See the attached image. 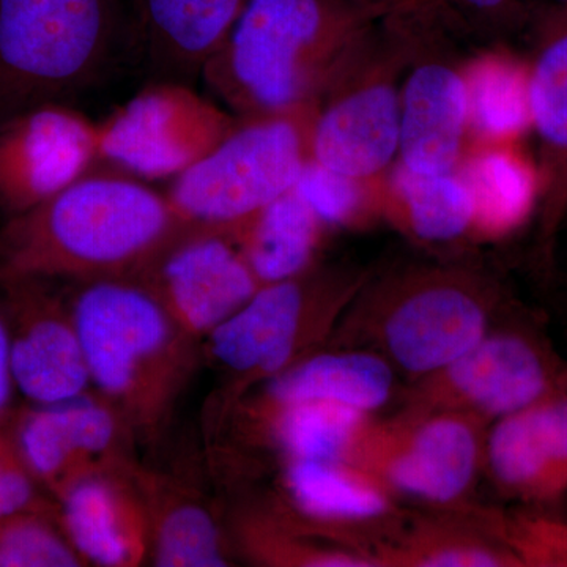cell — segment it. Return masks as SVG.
I'll use <instances>...</instances> for the list:
<instances>
[{"instance_id":"cell-26","label":"cell","mask_w":567,"mask_h":567,"mask_svg":"<svg viewBox=\"0 0 567 567\" xmlns=\"http://www.w3.org/2000/svg\"><path fill=\"white\" fill-rule=\"evenodd\" d=\"M468 125L491 141H511L532 130L528 63L507 55L481 59L465 71Z\"/></svg>"},{"instance_id":"cell-21","label":"cell","mask_w":567,"mask_h":567,"mask_svg":"<svg viewBox=\"0 0 567 567\" xmlns=\"http://www.w3.org/2000/svg\"><path fill=\"white\" fill-rule=\"evenodd\" d=\"M322 226L293 188L241 226L226 233L237 241L257 281L265 286L309 270Z\"/></svg>"},{"instance_id":"cell-1","label":"cell","mask_w":567,"mask_h":567,"mask_svg":"<svg viewBox=\"0 0 567 567\" xmlns=\"http://www.w3.org/2000/svg\"><path fill=\"white\" fill-rule=\"evenodd\" d=\"M91 169L0 227V281L136 278L200 227L134 175Z\"/></svg>"},{"instance_id":"cell-6","label":"cell","mask_w":567,"mask_h":567,"mask_svg":"<svg viewBox=\"0 0 567 567\" xmlns=\"http://www.w3.org/2000/svg\"><path fill=\"white\" fill-rule=\"evenodd\" d=\"M100 128V153L134 177H175L234 128L183 82H156Z\"/></svg>"},{"instance_id":"cell-19","label":"cell","mask_w":567,"mask_h":567,"mask_svg":"<svg viewBox=\"0 0 567 567\" xmlns=\"http://www.w3.org/2000/svg\"><path fill=\"white\" fill-rule=\"evenodd\" d=\"M248 0H136V35L158 82L203 76Z\"/></svg>"},{"instance_id":"cell-23","label":"cell","mask_w":567,"mask_h":567,"mask_svg":"<svg viewBox=\"0 0 567 567\" xmlns=\"http://www.w3.org/2000/svg\"><path fill=\"white\" fill-rule=\"evenodd\" d=\"M461 174L475 200V226L484 234L517 229L540 203L539 167L505 145L477 153Z\"/></svg>"},{"instance_id":"cell-33","label":"cell","mask_w":567,"mask_h":567,"mask_svg":"<svg viewBox=\"0 0 567 567\" xmlns=\"http://www.w3.org/2000/svg\"><path fill=\"white\" fill-rule=\"evenodd\" d=\"M451 22L473 25L480 31H495L516 20L522 0H439Z\"/></svg>"},{"instance_id":"cell-27","label":"cell","mask_w":567,"mask_h":567,"mask_svg":"<svg viewBox=\"0 0 567 567\" xmlns=\"http://www.w3.org/2000/svg\"><path fill=\"white\" fill-rule=\"evenodd\" d=\"M486 454L492 475L507 494L527 502L559 498L533 405L496 420L488 435Z\"/></svg>"},{"instance_id":"cell-30","label":"cell","mask_w":567,"mask_h":567,"mask_svg":"<svg viewBox=\"0 0 567 567\" xmlns=\"http://www.w3.org/2000/svg\"><path fill=\"white\" fill-rule=\"evenodd\" d=\"M361 183L309 158L295 189L323 224L352 221L364 204Z\"/></svg>"},{"instance_id":"cell-3","label":"cell","mask_w":567,"mask_h":567,"mask_svg":"<svg viewBox=\"0 0 567 567\" xmlns=\"http://www.w3.org/2000/svg\"><path fill=\"white\" fill-rule=\"evenodd\" d=\"M69 300L92 385L130 429L153 434L192 361V346L136 278L73 282Z\"/></svg>"},{"instance_id":"cell-12","label":"cell","mask_w":567,"mask_h":567,"mask_svg":"<svg viewBox=\"0 0 567 567\" xmlns=\"http://www.w3.org/2000/svg\"><path fill=\"white\" fill-rule=\"evenodd\" d=\"M11 421L22 456L58 502L78 481L125 466L118 462L117 451L130 425L102 395L85 393L11 413Z\"/></svg>"},{"instance_id":"cell-35","label":"cell","mask_w":567,"mask_h":567,"mask_svg":"<svg viewBox=\"0 0 567 567\" xmlns=\"http://www.w3.org/2000/svg\"><path fill=\"white\" fill-rule=\"evenodd\" d=\"M353 2L365 3V6L383 7V9H394V7L409 2V0H353Z\"/></svg>"},{"instance_id":"cell-8","label":"cell","mask_w":567,"mask_h":567,"mask_svg":"<svg viewBox=\"0 0 567 567\" xmlns=\"http://www.w3.org/2000/svg\"><path fill=\"white\" fill-rule=\"evenodd\" d=\"M480 450L475 416L429 410L420 420L369 429L353 465L402 494L450 503L472 486Z\"/></svg>"},{"instance_id":"cell-31","label":"cell","mask_w":567,"mask_h":567,"mask_svg":"<svg viewBox=\"0 0 567 567\" xmlns=\"http://www.w3.org/2000/svg\"><path fill=\"white\" fill-rule=\"evenodd\" d=\"M509 548L522 566H567V524L520 518L511 528Z\"/></svg>"},{"instance_id":"cell-10","label":"cell","mask_w":567,"mask_h":567,"mask_svg":"<svg viewBox=\"0 0 567 567\" xmlns=\"http://www.w3.org/2000/svg\"><path fill=\"white\" fill-rule=\"evenodd\" d=\"M100 128L62 103L29 107L0 122V212L20 215L93 169Z\"/></svg>"},{"instance_id":"cell-17","label":"cell","mask_w":567,"mask_h":567,"mask_svg":"<svg viewBox=\"0 0 567 567\" xmlns=\"http://www.w3.org/2000/svg\"><path fill=\"white\" fill-rule=\"evenodd\" d=\"M123 468L84 477L59 499L63 532L85 565L134 567L151 557L147 511L118 477Z\"/></svg>"},{"instance_id":"cell-28","label":"cell","mask_w":567,"mask_h":567,"mask_svg":"<svg viewBox=\"0 0 567 567\" xmlns=\"http://www.w3.org/2000/svg\"><path fill=\"white\" fill-rule=\"evenodd\" d=\"M393 193L410 230L432 244L456 240L475 226V200L464 175H423L399 164Z\"/></svg>"},{"instance_id":"cell-9","label":"cell","mask_w":567,"mask_h":567,"mask_svg":"<svg viewBox=\"0 0 567 567\" xmlns=\"http://www.w3.org/2000/svg\"><path fill=\"white\" fill-rule=\"evenodd\" d=\"M188 341H205L260 289L237 241L200 226L136 276Z\"/></svg>"},{"instance_id":"cell-24","label":"cell","mask_w":567,"mask_h":567,"mask_svg":"<svg viewBox=\"0 0 567 567\" xmlns=\"http://www.w3.org/2000/svg\"><path fill=\"white\" fill-rule=\"evenodd\" d=\"M265 404L276 443L298 461L353 464L371 429L365 413L331 402Z\"/></svg>"},{"instance_id":"cell-16","label":"cell","mask_w":567,"mask_h":567,"mask_svg":"<svg viewBox=\"0 0 567 567\" xmlns=\"http://www.w3.org/2000/svg\"><path fill=\"white\" fill-rule=\"evenodd\" d=\"M468 128L465 73L443 59H424L401 87L399 164L415 174L457 169Z\"/></svg>"},{"instance_id":"cell-22","label":"cell","mask_w":567,"mask_h":567,"mask_svg":"<svg viewBox=\"0 0 567 567\" xmlns=\"http://www.w3.org/2000/svg\"><path fill=\"white\" fill-rule=\"evenodd\" d=\"M286 487L298 509L316 520H371L390 507L385 486L347 462L290 458Z\"/></svg>"},{"instance_id":"cell-14","label":"cell","mask_w":567,"mask_h":567,"mask_svg":"<svg viewBox=\"0 0 567 567\" xmlns=\"http://www.w3.org/2000/svg\"><path fill=\"white\" fill-rule=\"evenodd\" d=\"M316 111L311 158L353 181H372L399 156L401 91L393 78H339Z\"/></svg>"},{"instance_id":"cell-18","label":"cell","mask_w":567,"mask_h":567,"mask_svg":"<svg viewBox=\"0 0 567 567\" xmlns=\"http://www.w3.org/2000/svg\"><path fill=\"white\" fill-rule=\"evenodd\" d=\"M532 132L539 142L540 207L548 226L567 212V7L548 3L536 20L528 63Z\"/></svg>"},{"instance_id":"cell-20","label":"cell","mask_w":567,"mask_h":567,"mask_svg":"<svg viewBox=\"0 0 567 567\" xmlns=\"http://www.w3.org/2000/svg\"><path fill=\"white\" fill-rule=\"evenodd\" d=\"M391 390L393 372L374 354L323 353L274 377L265 402H331L368 413L385 404Z\"/></svg>"},{"instance_id":"cell-7","label":"cell","mask_w":567,"mask_h":567,"mask_svg":"<svg viewBox=\"0 0 567 567\" xmlns=\"http://www.w3.org/2000/svg\"><path fill=\"white\" fill-rule=\"evenodd\" d=\"M52 284L41 278L0 281L11 379L39 405L71 401L92 385L69 297Z\"/></svg>"},{"instance_id":"cell-5","label":"cell","mask_w":567,"mask_h":567,"mask_svg":"<svg viewBox=\"0 0 567 567\" xmlns=\"http://www.w3.org/2000/svg\"><path fill=\"white\" fill-rule=\"evenodd\" d=\"M316 111L248 117L175 175L171 203L200 226H241L300 181L311 158Z\"/></svg>"},{"instance_id":"cell-15","label":"cell","mask_w":567,"mask_h":567,"mask_svg":"<svg viewBox=\"0 0 567 567\" xmlns=\"http://www.w3.org/2000/svg\"><path fill=\"white\" fill-rule=\"evenodd\" d=\"M386 319L391 357L415 374L442 371L487 334L480 297L466 284L443 276L410 287Z\"/></svg>"},{"instance_id":"cell-32","label":"cell","mask_w":567,"mask_h":567,"mask_svg":"<svg viewBox=\"0 0 567 567\" xmlns=\"http://www.w3.org/2000/svg\"><path fill=\"white\" fill-rule=\"evenodd\" d=\"M409 561L417 566H522L520 559L513 550H502L480 546V544L462 543H436L435 546L420 548L416 554L410 555Z\"/></svg>"},{"instance_id":"cell-11","label":"cell","mask_w":567,"mask_h":567,"mask_svg":"<svg viewBox=\"0 0 567 567\" xmlns=\"http://www.w3.org/2000/svg\"><path fill=\"white\" fill-rule=\"evenodd\" d=\"M565 372L527 334L484 336L454 363L432 374L423 402L429 410H456L499 417L536 404Z\"/></svg>"},{"instance_id":"cell-4","label":"cell","mask_w":567,"mask_h":567,"mask_svg":"<svg viewBox=\"0 0 567 567\" xmlns=\"http://www.w3.org/2000/svg\"><path fill=\"white\" fill-rule=\"evenodd\" d=\"M123 37L118 0H0V122L96 84Z\"/></svg>"},{"instance_id":"cell-29","label":"cell","mask_w":567,"mask_h":567,"mask_svg":"<svg viewBox=\"0 0 567 567\" xmlns=\"http://www.w3.org/2000/svg\"><path fill=\"white\" fill-rule=\"evenodd\" d=\"M85 566L59 514L18 513L0 518V567Z\"/></svg>"},{"instance_id":"cell-34","label":"cell","mask_w":567,"mask_h":567,"mask_svg":"<svg viewBox=\"0 0 567 567\" xmlns=\"http://www.w3.org/2000/svg\"><path fill=\"white\" fill-rule=\"evenodd\" d=\"M11 388L9 330L0 305V421L10 413Z\"/></svg>"},{"instance_id":"cell-36","label":"cell","mask_w":567,"mask_h":567,"mask_svg":"<svg viewBox=\"0 0 567 567\" xmlns=\"http://www.w3.org/2000/svg\"><path fill=\"white\" fill-rule=\"evenodd\" d=\"M548 3H555V6H566L567 7V0H548Z\"/></svg>"},{"instance_id":"cell-25","label":"cell","mask_w":567,"mask_h":567,"mask_svg":"<svg viewBox=\"0 0 567 567\" xmlns=\"http://www.w3.org/2000/svg\"><path fill=\"white\" fill-rule=\"evenodd\" d=\"M145 503L151 532V558L159 567L229 566L226 540L208 507L189 495H151Z\"/></svg>"},{"instance_id":"cell-2","label":"cell","mask_w":567,"mask_h":567,"mask_svg":"<svg viewBox=\"0 0 567 567\" xmlns=\"http://www.w3.org/2000/svg\"><path fill=\"white\" fill-rule=\"evenodd\" d=\"M391 10L353 0H248L203 76L248 117L316 110Z\"/></svg>"},{"instance_id":"cell-13","label":"cell","mask_w":567,"mask_h":567,"mask_svg":"<svg viewBox=\"0 0 567 567\" xmlns=\"http://www.w3.org/2000/svg\"><path fill=\"white\" fill-rule=\"evenodd\" d=\"M323 282L315 276L265 284L205 338L207 360L233 379H274L292 365L303 344L306 322Z\"/></svg>"}]
</instances>
